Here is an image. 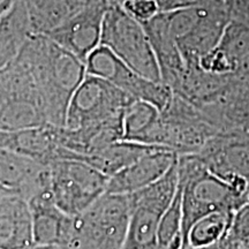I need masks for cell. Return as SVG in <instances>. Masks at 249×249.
I'll return each instance as SVG.
<instances>
[{"mask_svg":"<svg viewBox=\"0 0 249 249\" xmlns=\"http://www.w3.org/2000/svg\"><path fill=\"white\" fill-rule=\"evenodd\" d=\"M33 74L49 124L64 127L71 99L87 75L86 62L44 35H33L18 55Z\"/></svg>","mask_w":249,"mask_h":249,"instance_id":"6da1fadb","label":"cell"},{"mask_svg":"<svg viewBox=\"0 0 249 249\" xmlns=\"http://www.w3.org/2000/svg\"><path fill=\"white\" fill-rule=\"evenodd\" d=\"M177 171L181 192L183 238L192 224L204 214L219 210L235 213L249 201L211 172L197 154L177 156Z\"/></svg>","mask_w":249,"mask_h":249,"instance_id":"7a4b0ae2","label":"cell"},{"mask_svg":"<svg viewBox=\"0 0 249 249\" xmlns=\"http://www.w3.org/2000/svg\"><path fill=\"white\" fill-rule=\"evenodd\" d=\"M128 195L104 193L74 217L67 249H123L129 223Z\"/></svg>","mask_w":249,"mask_h":249,"instance_id":"3957f363","label":"cell"},{"mask_svg":"<svg viewBox=\"0 0 249 249\" xmlns=\"http://www.w3.org/2000/svg\"><path fill=\"white\" fill-rule=\"evenodd\" d=\"M219 132L203 112L173 93L167 107L160 111L148 145L179 155L198 154Z\"/></svg>","mask_w":249,"mask_h":249,"instance_id":"277c9868","label":"cell"},{"mask_svg":"<svg viewBox=\"0 0 249 249\" xmlns=\"http://www.w3.org/2000/svg\"><path fill=\"white\" fill-rule=\"evenodd\" d=\"M49 124L33 74L17 58L0 71V132Z\"/></svg>","mask_w":249,"mask_h":249,"instance_id":"5b68a950","label":"cell"},{"mask_svg":"<svg viewBox=\"0 0 249 249\" xmlns=\"http://www.w3.org/2000/svg\"><path fill=\"white\" fill-rule=\"evenodd\" d=\"M177 189L178 171L176 161L163 178L128 195L129 223L123 249H160V223Z\"/></svg>","mask_w":249,"mask_h":249,"instance_id":"8992f818","label":"cell"},{"mask_svg":"<svg viewBox=\"0 0 249 249\" xmlns=\"http://www.w3.org/2000/svg\"><path fill=\"white\" fill-rule=\"evenodd\" d=\"M101 45L113 52L140 75L161 82L160 68L144 27L121 6L107 8Z\"/></svg>","mask_w":249,"mask_h":249,"instance_id":"52a82bcc","label":"cell"},{"mask_svg":"<svg viewBox=\"0 0 249 249\" xmlns=\"http://www.w3.org/2000/svg\"><path fill=\"white\" fill-rule=\"evenodd\" d=\"M50 192L59 209L75 217L107 193L108 177L75 160L49 164Z\"/></svg>","mask_w":249,"mask_h":249,"instance_id":"ba28073f","label":"cell"},{"mask_svg":"<svg viewBox=\"0 0 249 249\" xmlns=\"http://www.w3.org/2000/svg\"><path fill=\"white\" fill-rule=\"evenodd\" d=\"M130 101L133 98L111 82L87 74L71 99L64 128L81 129L121 121Z\"/></svg>","mask_w":249,"mask_h":249,"instance_id":"9c48e42d","label":"cell"},{"mask_svg":"<svg viewBox=\"0 0 249 249\" xmlns=\"http://www.w3.org/2000/svg\"><path fill=\"white\" fill-rule=\"evenodd\" d=\"M86 68L89 75L108 81L130 98L150 103L160 111L167 107L173 96L166 85L140 75L103 45L87 58Z\"/></svg>","mask_w":249,"mask_h":249,"instance_id":"30bf717a","label":"cell"},{"mask_svg":"<svg viewBox=\"0 0 249 249\" xmlns=\"http://www.w3.org/2000/svg\"><path fill=\"white\" fill-rule=\"evenodd\" d=\"M211 172L249 200V133H219L197 154Z\"/></svg>","mask_w":249,"mask_h":249,"instance_id":"8fae6325","label":"cell"},{"mask_svg":"<svg viewBox=\"0 0 249 249\" xmlns=\"http://www.w3.org/2000/svg\"><path fill=\"white\" fill-rule=\"evenodd\" d=\"M200 110L219 133H249V67L232 75L222 91Z\"/></svg>","mask_w":249,"mask_h":249,"instance_id":"7c38bea8","label":"cell"},{"mask_svg":"<svg viewBox=\"0 0 249 249\" xmlns=\"http://www.w3.org/2000/svg\"><path fill=\"white\" fill-rule=\"evenodd\" d=\"M107 8L101 2L82 9L46 36L86 62L87 58L101 45L103 21Z\"/></svg>","mask_w":249,"mask_h":249,"instance_id":"4fadbf2b","label":"cell"},{"mask_svg":"<svg viewBox=\"0 0 249 249\" xmlns=\"http://www.w3.org/2000/svg\"><path fill=\"white\" fill-rule=\"evenodd\" d=\"M230 18L226 0L200 5V15L194 26L177 42L186 66L198 65L202 57L216 48Z\"/></svg>","mask_w":249,"mask_h":249,"instance_id":"5bb4252c","label":"cell"},{"mask_svg":"<svg viewBox=\"0 0 249 249\" xmlns=\"http://www.w3.org/2000/svg\"><path fill=\"white\" fill-rule=\"evenodd\" d=\"M28 203L33 219L34 246L66 247L73 232L74 217L59 209L50 189L31 196Z\"/></svg>","mask_w":249,"mask_h":249,"instance_id":"9a60e30c","label":"cell"},{"mask_svg":"<svg viewBox=\"0 0 249 249\" xmlns=\"http://www.w3.org/2000/svg\"><path fill=\"white\" fill-rule=\"evenodd\" d=\"M176 161L177 155L164 149L148 152L110 177L107 193L129 195L141 191L163 178Z\"/></svg>","mask_w":249,"mask_h":249,"instance_id":"2e32d148","label":"cell"},{"mask_svg":"<svg viewBox=\"0 0 249 249\" xmlns=\"http://www.w3.org/2000/svg\"><path fill=\"white\" fill-rule=\"evenodd\" d=\"M60 128L52 124H43L15 132H0V147L37 163L49 165L59 160L61 151Z\"/></svg>","mask_w":249,"mask_h":249,"instance_id":"e0dca14e","label":"cell"},{"mask_svg":"<svg viewBox=\"0 0 249 249\" xmlns=\"http://www.w3.org/2000/svg\"><path fill=\"white\" fill-rule=\"evenodd\" d=\"M0 183L18 192L28 201L37 193L50 189L49 165L0 147Z\"/></svg>","mask_w":249,"mask_h":249,"instance_id":"ac0fdd59","label":"cell"},{"mask_svg":"<svg viewBox=\"0 0 249 249\" xmlns=\"http://www.w3.org/2000/svg\"><path fill=\"white\" fill-rule=\"evenodd\" d=\"M160 68V80L174 92L186 71V62L176 39L167 27L165 14L160 12L143 24Z\"/></svg>","mask_w":249,"mask_h":249,"instance_id":"d6986e66","label":"cell"},{"mask_svg":"<svg viewBox=\"0 0 249 249\" xmlns=\"http://www.w3.org/2000/svg\"><path fill=\"white\" fill-rule=\"evenodd\" d=\"M33 246L29 203L13 191L0 201V249H29Z\"/></svg>","mask_w":249,"mask_h":249,"instance_id":"ffe728a7","label":"cell"},{"mask_svg":"<svg viewBox=\"0 0 249 249\" xmlns=\"http://www.w3.org/2000/svg\"><path fill=\"white\" fill-rule=\"evenodd\" d=\"M31 36L23 0H12L0 15V71L18 58Z\"/></svg>","mask_w":249,"mask_h":249,"instance_id":"44dd1931","label":"cell"},{"mask_svg":"<svg viewBox=\"0 0 249 249\" xmlns=\"http://www.w3.org/2000/svg\"><path fill=\"white\" fill-rule=\"evenodd\" d=\"M157 149L160 148L120 140V141L112 143L107 148L88 156L82 161L95 167L99 172L110 178L113 174L123 170L124 167L128 166L133 161L139 160L140 157L150 151L157 150Z\"/></svg>","mask_w":249,"mask_h":249,"instance_id":"7402d4cb","label":"cell"},{"mask_svg":"<svg viewBox=\"0 0 249 249\" xmlns=\"http://www.w3.org/2000/svg\"><path fill=\"white\" fill-rule=\"evenodd\" d=\"M160 111L150 103L133 99L123 116V140L148 145ZM151 147V145H150Z\"/></svg>","mask_w":249,"mask_h":249,"instance_id":"603a6c76","label":"cell"},{"mask_svg":"<svg viewBox=\"0 0 249 249\" xmlns=\"http://www.w3.org/2000/svg\"><path fill=\"white\" fill-rule=\"evenodd\" d=\"M234 74L249 67V23L230 18L216 46Z\"/></svg>","mask_w":249,"mask_h":249,"instance_id":"cb8c5ba5","label":"cell"},{"mask_svg":"<svg viewBox=\"0 0 249 249\" xmlns=\"http://www.w3.org/2000/svg\"><path fill=\"white\" fill-rule=\"evenodd\" d=\"M33 35H44L73 15L68 0H23Z\"/></svg>","mask_w":249,"mask_h":249,"instance_id":"d4e9b609","label":"cell"},{"mask_svg":"<svg viewBox=\"0 0 249 249\" xmlns=\"http://www.w3.org/2000/svg\"><path fill=\"white\" fill-rule=\"evenodd\" d=\"M234 213L232 211L219 210L198 218L186 232L182 247H201L223 240L229 234Z\"/></svg>","mask_w":249,"mask_h":249,"instance_id":"484cf974","label":"cell"},{"mask_svg":"<svg viewBox=\"0 0 249 249\" xmlns=\"http://www.w3.org/2000/svg\"><path fill=\"white\" fill-rule=\"evenodd\" d=\"M160 249H181L183 245V217L181 192L177 189L172 202L165 211L158 229Z\"/></svg>","mask_w":249,"mask_h":249,"instance_id":"4316f807","label":"cell"},{"mask_svg":"<svg viewBox=\"0 0 249 249\" xmlns=\"http://www.w3.org/2000/svg\"><path fill=\"white\" fill-rule=\"evenodd\" d=\"M121 7L141 24L149 22L160 13L156 0H126Z\"/></svg>","mask_w":249,"mask_h":249,"instance_id":"83f0119b","label":"cell"},{"mask_svg":"<svg viewBox=\"0 0 249 249\" xmlns=\"http://www.w3.org/2000/svg\"><path fill=\"white\" fill-rule=\"evenodd\" d=\"M229 239L249 245V201L235 211L229 232Z\"/></svg>","mask_w":249,"mask_h":249,"instance_id":"f1b7e54d","label":"cell"},{"mask_svg":"<svg viewBox=\"0 0 249 249\" xmlns=\"http://www.w3.org/2000/svg\"><path fill=\"white\" fill-rule=\"evenodd\" d=\"M209 1H213V0H156L160 12H171L179 8L200 6Z\"/></svg>","mask_w":249,"mask_h":249,"instance_id":"f546056e","label":"cell"},{"mask_svg":"<svg viewBox=\"0 0 249 249\" xmlns=\"http://www.w3.org/2000/svg\"><path fill=\"white\" fill-rule=\"evenodd\" d=\"M231 18L249 23V0H226Z\"/></svg>","mask_w":249,"mask_h":249,"instance_id":"4dcf8cb0","label":"cell"},{"mask_svg":"<svg viewBox=\"0 0 249 249\" xmlns=\"http://www.w3.org/2000/svg\"><path fill=\"white\" fill-rule=\"evenodd\" d=\"M229 235V234H227ZM181 249H230V244L229 239L224 238L223 240L219 242H216V244L208 245V246H201V247H191V246H183Z\"/></svg>","mask_w":249,"mask_h":249,"instance_id":"1f68e13d","label":"cell"},{"mask_svg":"<svg viewBox=\"0 0 249 249\" xmlns=\"http://www.w3.org/2000/svg\"><path fill=\"white\" fill-rule=\"evenodd\" d=\"M227 239H229V235H227ZM229 244H230V249H249V245L244 244V242L232 241L229 239Z\"/></svg>","mask_w":249,"mask_h":249,"instance_id":"d6a6232c","label":"cell"},{"mask_svg":"<svg viewBox=\"0 0 249 249\" xmlns=\"http://www.w3.org/2000/svg\"><path fill=\"white\" fill-rule=\"evenodd\" d=\"M102 1L107 7H111V6H121L126 0H102Z\"/></svg>","mask_w":249,"mask_h":249,"instance_id":"836d02e7","label":"cell"},{"mask_svg":"<svg viewBox=\"0 0 249 249\" xmlns=\"http://www.w3.org/2000/svg\"><path fill=\"white\" fill-rule=\"evenodd\" d=\"M14 189H11V188H7V187L2 186L1 183H0V201L2 200V198L5 197V196H7L9 193L13 192Z\"/></svg>","mask_w":249,"mask_h":249,"instance_id":"e575fe53","label":"cell"},{"mask_svg":"<svg viewBox=\"0 0 249 249\" xmlns=\"http://www.w3.org/2000/svg\"><path fill=\"white\" fill-rule=\"evenodd\" d=\"M29 249H67L66 247H62V246H33Z\"/></svg>","mask_w":249,"mask_h":249,"instance_id":"d590c367","label":"cell"},{"mask_svg":"<svg viewBox=\"0 0 249 249\" xmlns=\"http://www.w3.org/2000/svg\"><path fill=\"white\" fill-rule=\"evenodd\" d=\"M11 2H12V0H5L4 2H1V4H0V15H1L6 11V9H7L8 6L11 5Z\"/></svg>","mask_w":249,"mask_h":249,"instance_id":"8d00e7d4","label":"cell"},{"mask_svg":"<svg viewBox=\"0 0 249 249\" xmlns=\"http://www.w3.org/2000/svg\"><path fill=\"white\" fill-rule=\"evenodd\" d=\"M5 1V0H0V4H1V2H4Z\"/></svg>","mask_w":249,"mask_h":249,"instance_id":"74e56055","label":"cell"}]
</instances>
